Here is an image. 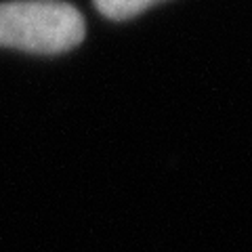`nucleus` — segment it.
<instances>
[{"label": "nucleus", "mask_w": 252, "mask_h": 252, "mask_svg": "<svg viewBox=\"0 0 252 252\" xmlns=\"http://www.w3.org/2000/svg\"><path fill=\"white\" fill-rule=\"evenodd\" d=\"M84 19L61 0H11L0 2V46L53 55L78 46Z\"/></svg>", "instance_id": "1"}, {"label": "nucleus", "mask_w": 252, "mask_h": 252, "mask_svg": "<svg viewBox=\"0 0 252 252\" xmlns=\"http://www.w3.org/2000/svg\"><path fill=\"white\" fill-rule=\"evenodd\" d=\"M158 2L162 0H94V6L109 19H128Z\"/></svg>", "instance_id": "2"}]
</instances>
